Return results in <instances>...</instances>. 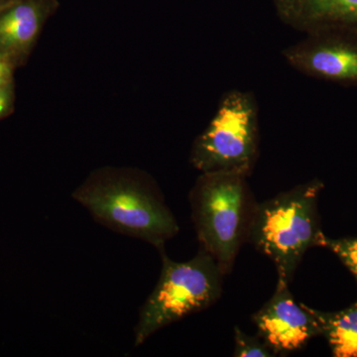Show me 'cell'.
Returning a JSON list of instances; mask_svg holds the SVG:
<instances>
[{
	"label": "cell",
	"mask_w": 357,
	"mask_h": 357,
	"mask_svg": "<svg viewBox=\"0 0 357 357\" xmlns=\"http://www.w3.org/2000/svg\"><path fill=\"white\" fill-rule=\"evenodd\" d=\"M314 40L286 51V59L311 76L338 83L357 82V39L338 34L312 35Z\"/></svg>",
	"instance_id": "obj_7"
},
{
	"label": "cell",
	"mask_w": 357,
	"mask_h": 357,
	"mask_svg": "<svg viewBox=\"0 0 357 357\" xmlns=\"http://www.w3.org/2000/svg\"><path fill=\"white\" fill-rule=\"evenodd\" d=\"M159 252L161 274L153 292L140 307L134 328L136 347L165 326L213 306L222 293V271L203 249L185 262L173 261L165 249Z\"/></svg>",
	"instance_id": "obj_4"
},
{
	"label": "cell",
	"mask_w": 357,
	"mask_h": 357,
	"mask_svg": "<svg viewBox=\"0 0 357 357\" xmlns=\"http://www.w3.org/2000/svg\"><path fill=\"white\" fill-rule=\"evenodd\" d=\"M323 188L314 180L255 204L248 241L274 262L279 281L290 284L307 250L323 244L318 211Z\"/></svg>",
	"instance_id": "obj_2"
},
{
	"label": "cell",
	"mask_w": 357,
	"mask_h": 357,
	"mask_svg": "<svg viewBox=\"0 0 357 357\" xmlns=\"http://www.w3.org/2000/svg\"><path fill=\"white\" fill-rule=\"evenodd\" d=\"M15 105V86L0 89V121L14 112Z\"/></svg>",
	"instance_id": "obj_13"
},
{
	"label": "cell",
	"mask_w": 357,
	"mask_h": 357,
	"mask_svg": "<svg viewBox=\"0 0 357 357\" xmlns=\"http://www.w3.org/2000/svg\"><path fill=\"white\" fill-rule=\"evenodd\" d=\"M335 357H357V302L342 311L326 312L312 309Z\"/></svg>",
	"instance_id": "obj_10"
},
{
	"label": "cell",
	"mask_w": 357,
	"mask_h": 357,
	"mask_svg": "<svg viewBox=\"0 0 357 357\" xmlns=\"http://www.w3.org/2000/svg\"><path fill=\"white\" fill-rule=\"evenodd\" d=\"M59 0H16L0 13V55L16 68L27 62Z\"/></svg>",
	"instance_id": "obj_8"
},
{
	"label": "cell",
	"mask_w": 357,
	"mask_h": 357,
	"mask_svg": "<svg viewBox=\"0 0 357 357\" xmlns=\"http://www.w3.org/2000/svg\"><path fill=\"white\" fill-rule=\"evenodd\" d=\"M16 0H0V13L6 10L7 7L10 6Z\"/></svg>",
	"instance_id": "obj_15"
},
{
	"label": "cell",
	"mask_w": 357,
	"mask_h": 357,
	"mask_svg": "<svg viewBox=\"0 0 357 357\" xmlns=\"http://www.w3.org/2000/svg\"><path fill=\"white\" fill-rule=\"evenodd\" d=\"M253 323L260 338L276 356L299 351L312 338L321 335L312 307L297 304L289 284L279 280L271 299L253 316Z\"/></svg>",
	"instance_id": "obj_6"
},
{
	"label": "cell",
	"mask_w": 357,
	"mask_h": 357,
	"mask_svg": "<svg viewBox=\"0 0 357 357\" xmlns=\"http://www.w3.org/2000/svg\"><path fill=\"white\" fill-rule=\"evenodd\" d=\"M234 356L237 357H272L276 356L261 338L250 337L239 328L234 330Z\"/></svg>",
	"instance_id": "obj_12"
},
{
	"label": "cell",
	"mask_w": 357,
	"mask_h": 357,
	"mask_svg": "<svg viewBox=\"0 0 357 357\" xmlns=\"http://www.w3.org/2000/svg\"><path fill=\"white\" fill-rule=\"evenodd\" d=\"M246 177L237 172L202 173L190 194L201 248L215 260L223 275L231 270L241 244L248 241L256 204Z\"/></svg>",
	"instance_id": "obj_3"
},
{
	"label": "cell",
	"mask_w": 357,
	"mask_h": 357,
	"mask_svg": "<svg viewBox=\"0 0 357 357\" xmlns=\"http://www.w3.org/2000/svg\"><path fill=\"white\" fill-rule=\"evenodd\" d=\"M279 16L312 35L357 39V0H274Z\"/></svg>",
	"instance_id": "obj_9"
},
{
	"label": "cell",
	"mask_w": 357,
	"mask_h": 357,
	"mask_svg": "<svg viewBox=\"0 0 357 357\" xmlns=\"http://www.w3.org/2000/svg\"><path fill=\"white\" fill-rule=\"evenodd\" d=\"M258 149L255 102L246 93L231 91L191 152V162L202 173L237 172L248 175Z\"/></svg>",
	"instance_id": "obj_5"
},
{
	"label": "cell",
	"mask_w": 357,
	"mask_h": 357,
	"mask_svg": "<svg viewBox=\"0 0 357 357\" xmlns=\"http://www.w3.org/2000/svg\"><path fill=\"white\" fill-rule=\"evenodd\" d=\"M16 69L17 68L8 59L0 55V89L14 86V73Z\"/></svg>",
	"instance_id": "obj_14"
},
{
	"label": "cell",
	"mask_w": 357,
	"mask_h": 357,
	"mask_svg": "<svg viewBox=\"0 0 357 357\" xmlns=\"http://www.w3.org/2000/svg\"><path fill=\"white\" fill-rule=\"evenodd\" d=\"M72 198L96 222L158 251L178 232L177 220L156 183L139 169H96L72 192Z\"/></svg>",
	"instance_id": "obj_1"
},
{
	"label": "cell",
	"mask_w": 357,
	"mask_h": 357,
	"mask_svg": "<svg viewBox=\"0 0 357 357\" xmlns=\"http://www.w3.org/2000/svg\"><path fill=\"white\" fill-rule=\"evenodd\" d=\"M321 246L333 251L351 272L357 282V237L331 239L325 236Z\"/></svg>",
	"instance_id": "obj_11"
}]
</instances>
